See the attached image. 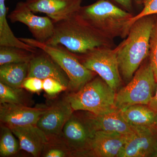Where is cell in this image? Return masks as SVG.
Wrapping results in <instances>:
<instances>
[{
    "instance_id": "obj_1",
    "label": "cell",
    "mask_w": 157,
    "mask_h": 157,
    "mask_svg": "<svg viewBox=\"0 0 157 157\" xmlns=\"http://www.w3.org/2000/svg\"><path fill=\"white\" fill-rule=\"evenodd\" d=\"M154 26L152 19L147 16L138 20L129 30L128 38L116 49L120 71L126 82L131 81L149 53Z\"/></svg>"
},
{
    "instance_id": "obj_2",
    "label": "cell",
    "mask_w": 157,
    "mask_h": 157,
    "mask_svg": "<svg viewBox=\"0 0 157 157\" xmlns=\"http://www.w3.org/2000/svg\"><path fill=\"white\" fill-rule=\"evenodd\" d=\"M54 24L53 36L45 42L49 45H62L76 55L85 54L104 45L103 34L88 25L75 14Z\"/></svg>"
},
{
    "instance_id": "obj_3",
    "label": "cell",
    "mask_w": 157,
    "mask_h": 157,
    "mask_svg": "<svg viewBox=\"0 0 157 157\" xmlns=\"http://www.w3.org/2000/svg\"><path fill=\"white\" fill-rule=\"evenodd\" d=\"M116 91L102 78L97 77L67 98L74 111L83 110L99 115L116 109Z\"/></svg>"
},
{
    "instance_id": "obj_4",
    "label": "cell",
    "mask_w": 157,
    "mask_h": 157,
    "mask_svg": "<svg viewBox=\"0 0 157 157\" xmlns=\"http://www.w3.org/2000/svg\"><path fill=\"white\" fill-rule=\"evenodd\" d=\"M19 39L25 43L43 50L49 55L67 75L69 78L68 89L73 92L78 91L94 78L95 73L86 67L75 54L63 46L49 45L34 39Z\"/></svg>"
},
{
    "instance_id": "obj_5",
    "label": "cell",
    "mask_w": 157,
    "mask_h": 157,
    "mask_svg": "<svg viewBox=\"0 0 157 157\" xmlns=\"http://www.w3.org/2000/svg\"><path fill=\"white\" fill-rule=\"evenodd\" d=\"M75 15L102 34L122 30L125 33L130 13L106 1L99 0L90 6L80 7Z\"/></svg>"
},
{
    "instance_id": "obj_6",
    "label": "cell",
    "mask_w": 157,
    "mask_h": 157,
    "mask_svg": "<svg viewBox=\"0 0 157 157\" xmlns=\"http://www.w3.org/2000/svg\"><path fill=\"white\" fill-rule=\"evenodd\" d=\"M157 82L150 63L141 66L126 86L116 94V108L124 109L135 104L148 105L155 94Z\"/></svg>"
},
{
    "instance_id": "obj_7",
    "label": "cell",
    "mask_w": 157,
    "mask_h": 157,
    "mask_svg": "<svg viewBox=\"0 0 157 157\" xmlns=\"http://www.w3.org/2000/svg\"><path fill=\"white\" fill-rule=\"evenodd\" d=\"M81 56L78 59L88 69L97 73L110 87L116 91L121 84L117 49L102 47Z\"/></svg>"
},
{
    "instance_id": "obj_8",
    "label": "cell",
    "mask_w": 157,
    "mask_h": 157,
    "mask_svg": "<svg viewBox=\"0 0 157 157\" xmlns=\"http://www.w3.org/2000/svg\"><path fill=\"white\" fill-rule=\"evenodd\" d=\"M95 132L86 117L73 113L65 124L61 136L73 154V157H84Z\"/></svg>"
},
{
    "instance_id": "obj_9",
    "label": "cell",
    "mask_w": 157,
    "mask_h": 157,
    "mask_svg": "<svg viewBox=\"0 0 157 157\" xmlns=\"http://www.w3.org/2000/svg\"><path fill=\"white\" fill-rule=\"evenodd\" d=\"M25 2H20L8 16L11 22L22 23L28 27L34 39L46 42L52 37L54 30L53 21L48 16L41 17L34 14Z\"/></svg>"
},
{
    "instance_id": "obj_10",
    "label": "cell",
    "mask_w": 157,
    "mask_h": 157,
    "mask_svg": "<svg viewBox=\"0 0 157 157\" xmlns=\"http://www.w3.org/2000/svg\"><path fill=\"white\" fill-rule=\"evenodd\" d=\"M119 157H157V127H132Z\"/></svg>"
},
{
    "instance_id": "obj_11",
    "label": "cell",
    "mask_w": 157,
    "mask_h": 157,
    "mask_svg": "<svg viewBox=\"0 0 157 157\" xmlns=\"http://www.w3.org/2000/svg\"><path fill=\"white\" fill-rule=\"evenodd\" d=\"M130 135L117 132H96L84 157H119Z\"/></svg>"
},
{
    "instance_id": "obj_12",
    "label": "cell",
    "mask_w": 157,
    "mask_h": 157,
    "mask_svg": "<svg viewBox=\"0 0 157 157\" xmlns=\"http://www.w3.org/2000/svg\"><path fill=\"white\" fill-rule=\"evenodd\" d=\"M74 110L67 97L50 107L41 115L36 124L48 137L61 135L65 124Z\"/></svg>"
},
{
    "instance_id": "obj_13",
    "label": "cell",
    "mask_w": 157,
    "mask_h": 157,
    "mask_svg": "<svg viewBox=\"0 0 157 157\" xmlns=\"http://www.w3.org/2000/svg\"><path fill=\"white\" fill-rule=\"evenodd\" d=\"M82 0H25L33 12L46 14L54 22L67 19L80 8Z\"/></svg>"
},
{
    "instance_id": "obj_14",
    "label": "cell",
    "mask_w": 157,
    "mask_h": 157,
    "mask_svg": "<svg viewBox=\"0 0 157 157\" xmlns=\"http://www.w3.org/2000/svg\"><path fill=\"white\" fill-rule=\"evenodd\" d=\"M0 104V120L8 127L36 125L39 118L48 108L9 103Z\"/></svg>"
},
{
    "instance_id": "obj_15",
    "label": "cell",
    "mask_w": 157,
    "mask_h": 157,
    "mask_svg": "<svg viewBox=\"0 0 157 157\" xmlns=\"http://www.w3.org/2000/svg\"><path fill=\"white\" fill-rule=\"evenodd\" d=\"M28 77H37L42 80L54 78L69 87L67 75L49 55L41 49H38L29 62Z\"/></svg>"
},
{
    "instance_id": "obj_16",
    "label": "cell",
    "mask_w": 157,
    "mask_h": 157,
    "mask_svg": "<svg viewBox=\"0 0 157 157\" xmlns=\"http://www.w3.org/2000/svg\"><path fill=\"white\" fill-rule=\"evenodd\" d=\"M9 127L18 139L20 150H22L34 157L42 155L48 138L36 125Z\"/></svg>"
},
{
    "instance_id": "obj_17",
    "label": "cell",
    "mask_w": 157,
    "mask_h": 157,
    "mask_svg": "<svg viewBox=\"0 0 157 157\" xmlns=\"http://www.w3.org/2000/svg\"><path fill=\"white\" fill-rule=\"evenodd\" d=\"M90 125L95 132H117L129 135L134 133L133 128L123 117L121 110L117 109L104 114H93L88 112L85 114Z\"/></svg>"
},
{
    "instance_id": "obj_18",
    "label": "cell",
    "mask_w": 157,
    "mask_h": 157,
    "mask_svg": "<svg viewBox=\"0 0 157 157\" xmlns=\"http://www.w3.org/2000/svg\"><path fill=\"white\" fill-rule=\"evenodd\" d=\"M121 111L125 120L132 127L157 126V112L148 105L135 104Z\"/></svg>"
},
{
    "instance_id": "obj_19",
    "label": "cell",
    "mask_w": 157,
    "mask_h": 157,
    "mask_svg": "<svg viewBox=\"0 0 157 157\" xmlns=\"http://www.w3.org/2000/svg\"><path fill=\"white\" fill-rule=\"evenodd\" d=\"M6 1L0 0V46H14L35 53L38 48L25 43L17 38L10 28L7 20L9 8L6 7Z\"/></svg>"
},
{
    "instance_id": "obj_20",
    "label": "cell",
    "mask_w": 157,
    "mask_h": 157,
    "mask_svg": "<svg viewBox=\"0 0 157 157\" xmlns=\"http://www.w3.org/2000/svg\"><path fill=\"white\" fill-rule=\"evenodd\" d=\"M29 62L0 66V82L14 88H22L28 75Z\"/></svg>"
},
{
    "instance_id": "obj_21",
    "label": "cell",
    "mask_w": 157,
    "mask_h": 157,
    "mask_svg": "<svg viewBox=\"0 0 157 157\" xmlns=\"http://www.w3.org/2000/svg\"><path fill=\"white\" fill-rule=\"evenodd\" d=\"M34 52L14 46H0V66L30 61Z\"/></svg>"
},
{
    "instance_id": "obj_22",
    "label": "cell",
    "mask_w": 157,
    "mask_h": 157,
    "mask_svg": "<svg viewBox=\"0 0 157 157\" xmlns=\"http://www.w3.org/2000/svg\"><path fill=\"white\" fill-rule=\"evenodd\" d=\"M48 137V141L42 152V157H73L71 150L61 135Z\"/></svg>"
},
{
    "instance_id": "obj_23",
    "label": "cell",
    "mask_w": 157,
    "mask_h": 157,
    "mask_svg": "<svg viewBox=\"0 0 157 157\" xmlns=\"http://www.w3.org/2000/svg\"><path fill=\"white\" fill-rule=\"evenodd\" d=\"M14 136L9 127L5 125L2 127L0 138V156H11L15 154L19 150V141H17Z\"/></svg>"
},
{
    "instance_id": "obj_24",
    "label": "cell",
    "mask_w": 157,
    "mask_h": 157,
    "mask_svg": "<svg viewBox=\"0 0 157 157\" xmlns=\"http://www.w3.org/2000/svg\"><path fill=\"white\" fill-rule=\"evenodd\" d=\"M26 94L22 88H14L0 82V104L4 103L26 105Z\"/></svg>"
},
{
    "instance_id": "obj_25",
    "label": "cell",
    "mask_w": 157,
    "mask_h": 157,
    "mask_svg": "<svg viewBox=\"0 0 157 157\" xmlns=\"http://www.w3.org/2000/svg\"><path fill=\"white\" fill-rule=\"evenodd\" d=\"M155 14H157V0H144L143 10L136 16H132L130 18L127 24L125 33L129 31L132 25L138 20Z\"/></svg>"
},
{
    "instance_id": "obj_26",
    "label": "cell",
    "mask_w": 157,
    "mask_h": 157,
    "mask_svg": "<svg viewBox=\"0 0 157 157\" xmlns=\"http://www.w3.org/2000/svg\"><path fill=\"white\" fill-rule=\"evenodd\" d=\"M67 89V87L54 78H46L43 80V90L48 95H56Z\"/></svg>"
},
{
    "instance_id": "obj_27",
    "label": "cell",
    "mask_w": 157,
    "mask_h": 157,
    "mask_svg": "<svg viewBox=\"0 0 157 157\" xmlns=\"http://www.w3.org/2000/svg\"><path fill=\"white\" fill-rule=\"evenodd\" d=\"M150 64L154 72L155 77H157V23L154 26L150 45Z\"/></svg>"
},
{
    "instance_id": "obj_28",
    "label": "cell",
    "mask_w": 157,
    "mask_h": 157,
    "mask_svg": "<svg viewBox=\"0 0 157 157\" xmlns=\"http://www.w3.org/2000/svg\"><path fill=\"white\" fill-rule=\"evenodd\" d=\"M22 88L31 92L40 93L43 90V80L37 77H27L23 82Z\"/></svg>"
},
{
    "instance_id": "obj_29",
    "label": "cell",
    "mask_w": 157,
    "mask_h": 157,
    "mask_svg": "<svg viewBox=\"0 0 157 157\" xmlns=\"http://www.w3.org/2000/svg\"><path fill=\"white\" fill-rule=\"evenodd\" d=\"M157 82V88L155 94L148 104V106L153 110L157 112V77L156 78Z\"/></svg>"
},
{
    "instance_id": "obj_30",
    "label": "cell",
    "mask_w": 157,
    "mask_h": 157,
    "mask_svg": "<svg viewBox=\"0 0 157 157\" xmlns=\"http://www.w3.org/2000/svg\"><path fill=\"white\" fill-rule=\"evenodd\" d=\"M125 8L128 10L132 9V3L131 0H114Z\"/></svg>"
},
{
    "instance_id": "obj_31",
    "label": "cell",
    "mask_w": 157,
    "mask_h": 157,
    "mask_svg": "<svg viewBox=\"0 0 157 157\" xmlns=\"http://www.w3.org/2000/svg\"><path fill=\"white\" fill-rule=\"evenodd\" d=\"M135 1L137 4H140V3L141 2L142 0H135Z\"/></svg>"
},
{
    "instance_id": "obj_32",
    "label": "cell",
    "mask_w": 157,
    "mask_h": 157,
    "mask_svg": "<svg viewBox=\"0 0 157 157\" xmlns=\"http://www.w3.org/2000/svg\"></svg>"
}]
</instances>
